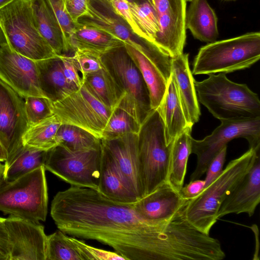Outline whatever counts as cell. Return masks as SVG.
I'll return each mask as SVG.
<instances>
[{
  "mask_svg": "<svg viewBox=\"0 0 260 260\" xmlns=\"http://www.w3.org/2000/svg\"><path fill=\"white\" fill-rule=\"evenodd\" d=\"M204 180L200 179L189 181L188 184L183 186L179 191L181 197L184 200H190L197 197L205 189Z\"/></svg>",
  "mask_w": 260,
  "mask_h": 260,
  "instance_id": "cell-43",
  "label": "cell"
},
{
  "mask_svg": "<svg viewBox=\"0 0 260 260\" xmlns=\"http://www.w3.org/2000/svg\"><path fill=\"white\" fill-rule=\"evenodd\" d=\"M46 260H86L75 238L60 230L47 236Z\"/></svg>",
  "mask_w": 260,
  "mask_h": 260,
  "instance_id": "cell-32",
  "label": "cell"
},
{
  "mask_svg": "<svg viewBox=\"0 0 260 260\" xmlns=\"http://www.w3.org/2000/svg\"><path fill=\"white\" fill-rule=\"evenodd\" d=\"M220 121L221 124L203 139L191 138V153L197 155V163L190 181L200 179L212 159L234 139L245 138L249 148H260V117Z\"/></svg>",
  "mask_w": 260,
  "mask_h": 260,
  "instance_id": "cell-10",
  "label": "cell"
},
{
  "mask_svg": "<svg viewBox=\"0 0 260 260\" xmlns=\"http://www.w3.org/2000/svg\"><path fill=\"white\" fill-rule=\"evenodd\" d=\"M61 124L55 115L29 125L23 138V145L48 151L57 145L56 135Z\"/></svg>",
  "mask_w": 260,
  "mask_h": 260,
  "instance_id": "cell-31",
  "label": "cell"
},
{
  "mask_svg": "<svg viewBox=\"0 0 260 260\" xmlns=\"http://www.w3.org/2000/svg\"><path fill=\"white\" fill-rule=\"evenodd\" d=\"M157 109L159 110L164 122L168 143L174 140L187 127L190 126L184 115L176 86L171 76L168 81L164 98Z\"/></svg>",
  "mask_w": 260,
  "mask_h": 260,
  "instance_id": "cell-26",
  "label": "cell"
},
{
  "mask_svg": "<svg viewBox=\"0 0 260 260\" xmlns=\"http://www.w3.org/2000/svg\"><path fill=\"white\" fill-rule=\"evenodd\" d=\"M65 8L75 24L82 17L88 18L90 15V0H63Z\"/></svg>",
  "mask_w": 260,
  "mask_h": 260,
  "instance_id": "cell-41",
  "label": "cell"
},
{
  "mask_svg": "<svg viewBox=\"0 0 260 260\" xmlns=\"http://www.w3.org/2000/svg\"><path fill=\"white\" fill-rule=\"evenodd\" d=\"M128 4L134 19L146 40L155 44L159 25L158 15L153 4L128 2Z\"/></svg>",
  "mask_w": 260,
  "mask_h": 260,
  "instance_id": "cell-34",
  "label": "cell"
},
{
  "mask_svg": "<svg viewBox=\"0 0 260 260\" xmlns=\"http://www.w3.org/2000/svg\"><path fill=\"white\" fill-rule=\"evenodd\" d=\"M224 73L194 80L198 101L220 121L260 117V101L246 84L229 80Z\"/></svg>",
  "mask_w": 260,
  "mask_h": 260,
  "instance_id": "cell-2",
  "label": "cell"
},
{
  "mask_svg": "<svg viewBox=\"0 0 260 260\" xmlns=\"http://www.w3.org/2000/svg\"><path fill=\"white\" fill-rule=\"evenodd\" d=\"M57 145L71 151L86 150L98 148L101 140L89 132L78 126L61 124L56 135Z\"/></svg>",
  "mask_w": 260,
  "mask_h": 260,
  "instance_id": "cell-33",
  "label": "cell"
},
{
  "mask_svg": "<svg viewBox=\"0 0 260 260\" xmlns=\"http://www.w3.org/2000/svg\"><path fill=\"white\" fill-rule=\"evenodd\" d=\"M256 149L249 148L240 157L230 161L221 174L200 194L188 200L186 216L194 226L209 234L218 220L217 213L222 202L249 170Z\"/></svg>",
  "mask_w": 260,
  "mask_h": 260,
  "instance_id": "cell-3",
  "label": "cell"
},
{
  "mask_svg": "<svg viewBox=\"0 0 260 260\" xmlns=\"http://www.w3.org/2000/svg\"><path fill=\"white\" fill-rule=\"evenodd\" d=\"M186 8L185 27L194 38L212 43L218 37L217 17L207 0H191Z\"/></svg>",
  "mask_w": 260,
  "mask_h": 260,
  "instance_id": "cell-23",
  "label": "cell"
},
{
  "mask_svg": "<svg viewBox=\"0 0 260 260\" xmlns=\"http://www.w3.org/2000/svg\"><path fill=\"white\" fill-rule=\"evenodd\" d=\"M61 59L63 71L69 83L78 89L84 84L83 76L73 56L58 55Z\"/></svg>",
  "mask_w": 260,
  "mask_h": 260,
  "instance_id": "cell-40",
  "label": "cell"
},
{
  "mask_svg": "<svg viewBox=\"0 0 260 260\" xmlns=\"http://www.w3.org/2000/svg\"><path fill=\"white\" fill-rule=\"evenodd\" d=\"M0 80L23 99L45 97L40 87L36 61L17 53L7 42L0 45Z\"/></svg>",
  "mask_w": 260,
  "mask_h": 260,
  "instance_id": "cell-14",
  "label": "cell"
},
{
  "mask_svg": "<svg viewBox=\"0 0 260 260\" xmlns=\"http://www.w3.org/2000/svg\"><path fill=\"white\" fill-rule=\"evenodd\" d=\"M83 84L98 100L112 109L119 106L122 99V91L105 67L86 77Z\"/></svg>",
  "mask_w": 260,
  "mask_h": 260,
  "instance_id": "cell-28",
  "label": "cell"
},
{
  "mask_svg": "<svg viewBox=\"0 0 260 260\" xmlns=\"http://www.w3.org/2000/svg\"><path fill=\"white\" fill-rule=\"evenodd\" d=\"M0 27L10 46L28 58L37 61L57 55L37 29L29 0H13L1 8Z\"/></svg>",
  "mask_w": 260,
  "mask_h": 260,
  "instance_id": "cell-7",
  "label": "cell"
},
{
  "mask_svg": "<svg viewBox=\"0 0 260 260\" xmlns=\"http://www.w3.org/2000/svg\"><path fill=\"white\" fill-rule=\"evenodd\" d=\"M0 260H8L7 258L0 253Z\"/></svg>",
  "mask_w": 260,
  "mask_h": 260,
  "instance_id": "cell-50",
  "label": "cell"
},
{
  "mask_svg": "<svg viewBox=\"0 0 260 260\" xmlns=\"http://www.w3.org/2000/svg\"><path fill=\"white\" fill-rule=\"evenodd\" d=\"M9 260H46L47 235L44 227L18 217L5 218Z\"/></svg>",
  "mask_w": 260,
  "mask_h": 260,
  "instance_id": "cell-13",
  "label": "cell"
},
{
  "mask_svg": "<svg viewBox=\"0 0 260 260\" xmlns=\"http://www.w3.org/2000/svg\"><path fill=\"white\" fill-rule=\"evenodd\" d=\"M110 2L114 12L125 21L131 32L137 38L147 41L134 19L130 9L128 1L127 0H110Z\"/></svg>",
  "mask_w": 260,
  "mask_h": 260,
  "instance_id": "cell-39",
  "label": "cell"
},
{
  "mask_svg": "<svg viewBox=\"0 0 260 260\" xmlns=\"http://www.w3.org/2000/svg\"><path fill=\"white\" fill-rule=\"evenodd\" d=\"M5 164H3L0 161V184L4 182L5 180Z\"/></svg>",
  "mask_w": 260,
  "mask_h": 260,
  "instance_id": "cell-46",
  "label": "cell"
},
{
  "mask_svg": "<svg viewBox=\"0 0 260 260\" xmlns=\"http://www.w3.org/2000/svg\"><path fill=\"white\" fill-rule=\"evenodd\" d=\"M171 77L186 120L192 127L199 121L201 112L188 53L171 58Z\"/></svg>",
  "mask_w": 260,
  "mask_h": 260,
  "instance_id": "cell-17",
  "label": "cell"
},
{
  "mask_svg": "<svg viewBox=\"0 0 260 260\" xmlns=\"http://www.w3.org/2000/svg\"><path fill=\"white\" fill-rule=\"evenodd\" d=\"M101 140L102 145L113 159L125 181L139 200L142 198L139 173L138 134H127L113 139Z\"/></svg>",
  "mask_w": 260,
  "mask_h": 260,
  "instance_id": "cell-16",
  "label": "cell"
},
{
  "mask_svg": "<svg viewBox=\"0 0 260 260\" xmlns=\"http://www.w3.org/2000/svg\"><path fill=\"white\" fill-rule=\"evenodd\" d=\"M50 214L58 230L108 245L125 259H156L155 239L162 220L142 218L134 203L115 201L96 190L72 185L55 195Z\"/></svg>",
  "mask_w": 260,
  "mask_h": 260,
  "instance_id": "cell-1",
  "label": "cell"
},
{
  "mask_svg": "<svg viewBox=\"0 0 260 260\" xmlns=\"http://www.w3.org/2000/svg\"><path fill=\"white\" fill-rule=\"evenodd\" d=\"M186 7L158 15L159 30L155 44L171 58L183 53L186 41Z\"/></svg>",
  "mask_w": 260,
  "mask_h": 260,
  "instance_id": "cell-20",
  "label": "cell"
},
{
  "mask_svg": "<svg viewBox=\"0 0 260 260\" xmlns=\"http://www.w3.org/2000/svg\"><path fill=\"white\" fill-rule=\"evenodd\" d=\"M0 253L9 260V249L5 218L0 217Z\"/></svg>",
  "mask_w": 260,
  "mask_h": 260,
  "instance_id": "cell-45",
  "label": "cell"
},
{
  "mask_svg": "<svg viewBox=\"0 0 260 260\" xmlns=\"http://www.w3.org/2000/svg\"><path fill=\"white\" fill-rule=\"evenodd\" d=\"M88 21H86L88 23L113 35L144 54L148 53L149 48L148 43L141 39L136 41L133 38L129 28L120 20L102 13L90 3Z\"/></svg>",
  "mask_w": 260,
  "mask_h": 260,
  "instance_id": "cell-29",
  "label": "cell"
},
{
  "mask_svg": "<svg viewBox=\"0 0 260 260\" xmlns=\"http://www.w3.org/2000/svg\"><path fill=\"white\" fill-rule=\"evenodd\" d=\"M45 168L41 166L0 184V211L35 222L45 221L48 211Z\"/></svg>",
  "mask_w": 260,
  "mask_h": 260,
  "instance_id": "cell-6",
  "label": "cell"
},
{
  "mask_svg": "<svg viewBox=\"0 0 260 260\" xmlns=\"http://www.w3.org/2000/svg\"><path fill=\"white\" fill-rule=\"evenodd\" d=\"M259 58L260 33L247 32L202 46L193 60L192 73H229L249 68Z\"/></svg>",
  "mask_w": 260,
  "mask_h": 260,
  "instance_id": "cell-5",
  "label": "cell"
},
{
  "mask_svg": "<svg viewBox=\"0 0 260 260\" xmlns=\"http://www.w3.org/2000/svg\"><path fill=\"white\" fill-rule=\"evenodd\" d=\"M75 59L83 76L86 77L103 69L105 66L102 55L89 51L77 50L74 52Z\"/></svg>",
  "mask_w": 260,
  "mask_h": 260,
  "instance_id": "cell-37",
  "label": "cell"
},
{
  "mask_svg": "<svg viewBox=\"0 0 260 260\" xmlns=\"http://www.w3.org/2000/svg\"><path fill=\"white\" fill-rule=\"evenodd\" d=\"M191 129L192 127H187L174 139L172 146L168 183L178 192L183 186L188 157L191 154Z\"/></svg>",
  "mask_w": 260,
  "mask_h": 260,
  "instance_id": "cell-27",
  "label": "cell"
},
{
  "mask_svg": "<svg viewBox=\"0 0 260 260\" xmlns=\"http://www.w3.org/2000/svg\"><path fill=\"white\" fill-rule=\"evenodd\" d=\"M33 21L38 31L57 55L67 52L62 31L47 0H29Z\"/></svg>",
  "mask_w": 260,
  "mask_h": 260,
  "instance_id": "cell-24",
  "label": "cell"
},
{
  "mask_svg": "<svg viewBox=\"0 0 260 260\" xmlns=\"http://www.w3.org/2000/svg\"><path fill=\"white\" fill-rule=\"evenodd\" d=\"M124 48L139 70L148 88L151 109H156L165 95L168 81L162 73L144 53L127 44Z\"/></svg>",
  "mask_w": 260,
  "mask_h": 260,
  "instance_id": "cell-25",
  "label": "cell"
},
{
  "mask_svg": "<svg viewBox=\"0 0 260 260\" xmlns=\"http://www.w3.org/2000/svg\"><path fill=\"white\" fill-rule=\"evenodd\" d=\"M7 159L5 151L0 142V161L5 162Z\"/></svg>",
  "mask_w": 260,
  "mask_h": 260,
  "instance_id": "cell-47",
  "label": "cell"
},
{
  "mask_svg": "<svg viewBox=\"0 0 260 260\" xmlns=\"http://www.w3.org/2000/svg\"><path fill=\"white\" fill-rule=\"evenodd\" d=\"M140 127V124L132 115L117 107L108 120L101 139L110 140L127 134H138Z\"/></svg>",
  "mask_w": 260,
  "mask_h": 260,
  "instance_id": "cell-35",
  "label": "cell"
},
{
  "mask_svg": "<svg viewBox=\"0 0 260 260\" xmlns=\"http://www.w3.org/2000/svg\"><path fill=\"white\" fill-rule=\"evenodd\" d=\"M227 146H224L209 163L205 172V188L213 181L222 172L225 161Z\"/></svg>",
  "mask_w": 260,
  "mask_h": 260,
  "instance_id": "cell-42",
  "label": "cell"
},
{
  "mask_svg": "<svg viewBox=\"0 0 260 260\" xmlns=\"http://www.w3.org/2000/svg\"><path fill=\"white\" fill-rule=\"evenodd\" d=\"M124 42L86 21L75 24L68 40L69 51L86 50L103 55L124 46Z\"/></svg>",
  "mask_w": 260,
  "mask_h": 260,
  "instance_id": "cell-19",
  "label": "cell"
},
{
  "mask_svg": "<svg viewBox=\"0 0 260 260\" xmlns=\"http://www.w3.org/2000/svg\"><path fill=\"white\" fill-rule=\"evenodd\" d=\"M158 15L168 11L186 7L185 0H152Z\"/></svg>",
  "mask_w": 260,
  "mask_h": 260,
  "instance_id": "cell-44",
  "label": "cell"
},
{
  "mask_svg": "<svg viewBox=\"0 0 260 260\" xmlns=\"http://www.w3.org/2000/svg\"><path fill=\"white\" fill-rule=\"evenodd\" d=\"M7 42V41L6 37L4 35V33L2 29L0 27V45L3 44L4 43H6Z\"/></svg>",
  "mask_w": 260,
  "mask_h": 260,
  "instance_id": "cell-48",
  "label": "cell"
},
{
  "mask_svg": "<svg viewBox=\"0 0 260 260\" xmlns=\"http://www.w3.org/2000/svg\"><path fill=\"white\" fill-rule=\"evenodd\" d=\"M102 59L123 93L118 107L132 115L141 125L153 110L148 88L139 70L124 46L102 55Z\"/></svg>",
  "mask_w": 260,
  "mask_h": 260,
  "instance_id": "cell-8",
  "label": "cell"
},
{
  "mask_svg": "<svg viewBox=\"0 0 260 260\" xmlns=\"http://www.w3.org/2000/svg\"><path fill=\"white\" fill-rule=\"evenodd\" d=\"M25 110L29 125L37 123L54 114L52 102L44 96L25 98Z\"/></svg>",
  "mask_w": 260,
  "mask_h": 260,
  "instance_id": "cell-36",
  "label": "cell"
},
{
  "mask_svg": "<svg viewBox=\"0 0 260 260\" xmlns=\"http://www.w3.org/2000/svg\"><path fill=\"white\" fill-rule=\"evenodd\" d=\"M260 202V148L256 150L255 156L248 172L226 196L217 213L218 220L231 214L245 213L253 215Z\"/></svg>",
  "mask_w": 260,
  "mask_h": 260,
  "instance_id": "cell-15",
  "label": "cell"
},
{
  "mask_svg": "<svg viewBox=\"0 0 260 260\" xmlns=\"http://www.w3.org/2000/svg\"><path fill=\"white\" fill-rule=\"evenodd\" d=\"M47 152V151L23 145L10 161L4 162V181L13 180L44 166Z\"/></svg>",
  "mask_w": 260,
  "mask_h": 260,
  "instance_id": "cell-30",
  "label": "cell"
},
{
  "mask_svg": "<svg viewBox=\"0 0 260 260\" xmlns=\"http://www.w3.org/2000/svg\"><path fill=\"white\" fill-rule=\"evenodd\" d=\"M13 1V0H0V9L11 3Z\"/></svg>",
  "mask_w": 260,
  "mask_h": 260,
  "instance_id": "cell-49",
  "label": "cell"
},
{
  "mask_svg": "<svg viewBox=\"0 0 260 260\" xmlns=\"http://www.w3.org/2000/svg\"><path fill=\"white\" fill-rule=\"evenodd\" d=\"M99 191L115 201L131 203L139 199L124 180L113 159L102 145Z\"/></svg>",
  "mask_w": 260,
  "mask_h": 260,
  "instance_id": "cell-22",
  "label": "cell"
},
{
  "mask_svg": "<svg viewBox=\"0 0 260 260\" xmlns=\"http://www.w3.org/2000/svg\"><path fill=\"white\" fill-rule=\"evenodd\" d=\"M187 200L183 199L178 191L166 183L135 202L134 206L142 218L158 221L172 217Z\"/></svg>",
  "mask_w": 260,
  "mask_h": 260,
  "instance_id": "cell-18",
  "label": "cell"
},
{
  "mask_svg": "<svg viewBox=\"0 0 260 260\" xmlns=\"http://www.w3.org/2000/svg\"><path fill=\"white\" fill-rule=\"evenodd\" d=\"M223 1H237V0H223Z\"/></svg>",
  "mask_w": 260,
  "mask_h": 260,
  "instance_id": "cell-51",
  "label": "cell"
},
{
  "mask_svg": "<svg viewBox=\"0 0 260 260\" xmlns=\"http://www.w3.org/2000/svg\"><path fill=\"white\" fill-rule=\"evenodd\" d=\"M139 173L143 197L168 183L173 141L168 143L162 119L158 109L142 123L138 134Z\"/></svg>",
  "mask_w": 260,
  "mask_h": 260,
  "instance_id": "cell-4",
  "label": "cell"
},
{
  "mask_svg": "<svg viewBox=\"0 0 260 260\" xmlns=\"http://www.w3.org/2000/svg\"><path fill=\"white\" fill-rule=\"evenodd\" d=\"M52 10L60 27L67 52L69 51L68 40L75 26V23L68 13L63 0H47Z\"/></svg>",
  "mask_w": 260,
  "mask_h": 260,
  "instance_id": "cell-38",
  "label": "cell"
},
{
  "mask_svg": "<svg viewBox=\"0 0 260 260\" xmlns=\"http://www.w3.org/2000/svg\"><path fill=\"white\" fill-rule=\"evenodd\" d=\"M36 62L40 89L52 102L62 100L78 89L67 80L58 55Z\"/></svg>",
  "mask_w": 260,
  "mask_h": 260,
  "instance_id": "cell-21",
  "label": "cell"
},
{
  "mask_svg": "<svg viewBox=\"0 0 260 260\" xmlns=\"http://www.w3.org/2000/svg\"><path fill=\"white\" fill-rule=\"evenodd\" d=\"M52 109L61 124L78 126L100 139L115 109L101 102L84 84L63 99L52 102Z\"/></svg>",
  "mask_w": 260,
  "mask_h": 260,
  "instance_id": "cell-11",
  "label": "cell"
},
{
  "mask_svg": "<svg viewBox=\"0 0 260 260\" xmlns=\"http://www.w3.org/2000/svg\"><path fill=\"white\" fill-rule=\"evenodd\" d=\"M29 124L24 99L0 80V142L10 161L23 146V136Z\"/></svg>",
  "mask_w": 260,
  "mask_h": 260,
  "instance_id": "cell-12",
  "label": "cell"
},
{
  "mask_svg": "<svg viewBox=\"0 0 260 260\" xmlns=\"http://www.w3.org/2000/svg\"><path fill=\"white\" fill-rule=\"evenodd\" d=\"M186 2H190L191 0H185Z\"/></svg>",
  "mask_w": 260,
  "mask_h": 260,
  "instance_id": "cell-52",
  "label": "cell"
},
{
  "mask_svg": "<svg viewBox=\"0 0 260 260\" xmlns=\"http://www.w3.org/2000/svg\"><path fill=\"white\" fill-rule=\"evenodd\" d=\"M102 146L71 151L57 145L47 151L46 170L73 186L99 190Z\"/></svg>",
  "mask_w": 260,
  "mask_h": 260,
  "instance_id": "cell-9",
  "label": "cell"
}]
</instances>
